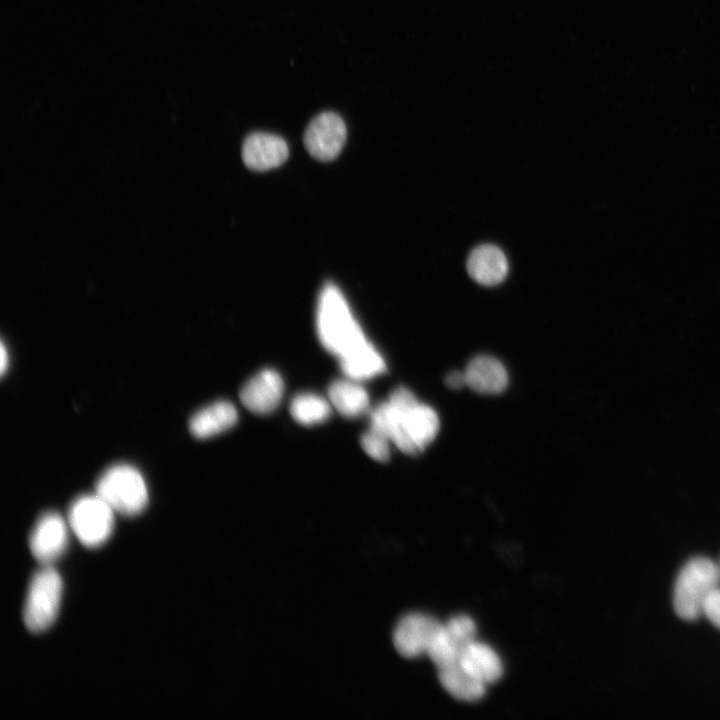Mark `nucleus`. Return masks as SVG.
<instances>
[{"instance_id":"nucleus-1","label":"nucleus","mask_w":720,"mask_h":720,"mask_svg":"<svg viewBox=\"0 0 720 720\" xmlns=\"http://www.w3.org/2000/svg\"><path fill=\"white\" fill-rule=\"evenodd\" d=\"M316 321L322 345L339 359L367 342L344 297L332 285L321 293Z\"/></svg>"},{"instance_id":"nucleus-2","label":"nucleus","mask_w":720,"mask_h":720,"mask_svg":"<svg viewBox=\"0 0 720 720\" xmlns=\"http://www.w3.org/2000/svg\"><path fill=\"white\" fill-rule=\"evenodd\" d=\"M97 493L115 512L136 516L148 505V487L132 465L119 463L107 468L96 483Z\"/></svg>"},{"instance_id":"nucleus-3","label":"nucleus","mask_w":720,"mask_h":720,"mask_svg":"<svg viewBox=\"0 0 720 720\" xmlns=\"http://www.w3.org/2000/svg\"><path fill=\"white\" fill-rule=\"evenodd\" d=\"M719 568L709 559L699 557L689 561L675 583L673 604L676 614L687 621L702 613L708 594L717 587Z\"/></svg>"},{"instance_id":"nucleus-4","label":"nucleus","mask_w":720,"mask_h":720,"mask_svg":"<svg viewBox=\"0 0 720 720\" xmlns=\"http://www.w3.org/2000/svg\"><path fill=\"white\" fill-rule=\"evenodd\" d=\"M63 583L59 573L43 566L32 577L24 604L23 619L33 633L47 630L55 621L60 609Z\"/></svg>"},{"instance_id":"nucleus-5","label":"nucleus","mask_w":720,"mask_h":720,"mask_svg":"<svg viewBox=\"0 0 720 720\" xmlns=\"http://www.w3.org/2000/svg\"><path fill=\"white\" fill-rule=\"evenodd\" d=\"M114 513L97 493L82 495L69 508L68 524L84 546L98 548L111 537Z\"/></svg>"},{"instance_id":"nucleus-6","label":"nucleus","mask_w":720,"mask_h":720,"mask_svg":"<svg viewBox=\"0 0 720 720\" xmlns=\"http://www.w3.org/2000/svg\"><path fill=\"white\" fill-rule=\"evenodd\" d=\"M438 430L437 413L430 406L418 403L401 417L391 442L402 452L416 455L434 440Z\"/></svg>"},{"instance_id":"nucleus-7","label":"nucleus","mask_w":720,"mask_h":720,"mask_svg":"<svg viewBox=\"0 0 720 720\" xmlns=\"http://www.w3.org/2000/svg\"><path fill=\"white\" fill-rule=\"evenodd\" d=\"M347 137L343 119L334 112H322L308 124L304 144L309 154L323 162L335 159L341 152Z\"/></svg>"},{"instance_id":"nucleus-8","label":"nucleus","mask_w":720,"mask_h":720,"mask_svg":"<svg viewBox=\"0 0 720 720\" xmlns=\"http://www.w3.org/2000/svg\"><path fill=\"white\" fill-rule=\"evenodd\" d=\"M68 525L56 512L44 513L35 523L29 537V547L34 558L43 566H50L66 551Z\"/></svg>"},{"instance_id":"nucleus-9","label":"nucleus","mask_w":720,"mask_h":720,"mask_svg":"<svg viewBox=\"0 0 720 720\" xmlns=\"http://www.w3.org/2000/svg\"><path fill=\"white\" fill-rule=\"evenodd\" d=\"M442 627L443 624L432 616L420 613L408 614L399 621L395 628L394 646L402 656L407 658L427 654Z\"/></svg>"},{"instance_id":"nucleus-10","label":"nucleus","mask_w":720,"mask_h":720,"mask_svg":"<svg viewBox=\"0 0 720 720\" xmlns=\"http://www.w3.org/2000/svg\"><path fill=\"white\" fill-rule=\"evenodd\" d=\"M475 634L476 626L469 616H455L443 624L427 654L438 669L457 664L465 649L475 640Z\"/></svg>"},{"instance_id":"nucleus-11","label":"nucleus","mask_w":720,"mask_h":720,"mask_svg":"<svg viewBox=\"0 0 720 720\" xmlns=\"http://www.w3.org/2000/svg\"><path fill=\"white\" fill-rule=\"evenodd\" d=\"M285 140L266 132H254L246 137L242 146L243 162L251 170L267 171L283 164L288 157Z\"/></svg>"},{"instance_id":"nucleus-12","label":"nucleus","mask_w":720,"mask_h":720,"mask_svg":"<svg viewBox=\"0 0 720 720\" xmlns=\"http://www.w3.org/2000/svg\"><path fill=\"white\" fill-rule=\"evenodd\" d=\"M284 384L281 376L266 369L253 376L240 391L243 405L256 414H268L279 405Z\"/></svg>"},{"instance_id":"nucleus-13","label":"nucleus","mask_w":720,"mask_h":720,"mask_svg":"<svg viewBox=\"0 0 720 720\" xmlns=\"http://www.w3.org/2000/svg\"><path fill=\"white\" fill-rule=\"evenodd\" d=\"M508 261L503 251L491 244L476 247L467 260L469 275L479 284L494 286L501 283L508 273Z\"/></svg>"},{"instance_id":"nucleus-14","label":"nucleus","mask_w":720,"mask_h":720,"mask_svg":"<svg viewBox=\"0 0 720 720\" xmlns=\"http://www.w3.org/2000/svg\"><path fill=\"white\" fill-rule=\"evenodd\" d=\"M464 374L466 385L481 394H498L508 384L504 366L497 359L486 355L473 358Z\"/></svg>"},{"instance_id":"nucleus-15","label":"nucleus","mask_w":720,"mask_h":720,"mask_svg":"<svg viewBox=\"0 0 720 720\" xmlns=\"http://www.w3.org/2000/svg\"><path fill=\"white\" fill-rule=\"evenodd\" d=\"M237 416L236 408L230 402H214L192 416L189 429L196 438H209L231 428Z\"/></svg>"},{"instance_id":"nucleus-16","label":"nucleus","mask_w":720,"mask_h":720,"mask_svg":"<svg viewBox=\"0 0 720 720\" xmlns=\"http://www.w3.org/2000/svg\"><path fill=\"white\" fill-rule=\"evenodd\" d=\"M459 663L485 685L498 681L503 674L502 662L497 653L488 645L475 640L465 649Z\"/></svg>"},{"instance_id":"nucleus-17","label":"nucleus","mask_w":720,"mask_h":720,"mask_svg":"<svg viewBox=\"0 0 720 720\" xmlns=\"http://www.w3.org/2000/svg\"><path fill=\"white\" fill-rule=\"evenodd\" d=\"M443 688L460 701L473 702L486 693V685L469 674L460 663L438 669Z\"/></svg>"},{"instance_id":"nucleus-18","label":"nucleus","mask_w":720,"mask_h":720,"mask_svg":"<svg viewBox=\"0 0 720 720\" xmlns=\"http://www.w3.org/2000/svg\"><path fill=\"white\" fill-rule=\"evenodd\" d=\"M333 406L340 414L354 418L364 414L369 408L366 390L357 383L348 380H336L328 388Z\"/></svg>"},{"instance_id":"nucleus-19","label":"nucleus","mask_w":720,"mask_h":720,"mask_svg":"<svg viewBox=\"0 0 720 720\" xmlns=\"http://www.w3.org/2000/svg\"><path fill=\"white\" fill-rule=\"evenodd\" d=\"M343 372L353 380H365L386 369L381 355L368 342L340 359Z\"/></svg>"},{"instance_id":"nucleus-20","label":"nucleus","mask_w":720,"mask_h":720,"mask_svg":"<svg viewBox=\"0 0 720 720\" xmlns=\"http://www.w3.org/2000/svg\"><path fill=\"white\" fill-rule=\"evenodd\" d=\"M290 413L298 423L313 425L328 419L331 414V406L319 395L304 393L293 398Z\"/></svg>"},{"instance_id":"nucleus-21","label":"nucleus","mask_w":720,"mask_h":720,"mask_svg":"<svg viewBox=\"0 0 720 720\" xmlns=\"http://www.w3.org/2000/svg\"><path fill=\"white\" fill-rule=\"evenodd\" d=\"M389 441L386 436L371 428L361 437V445L364 451L380 462H385L390 457Z\"/></svg>"},{"instance_id":"nucleus-22","label":"nucleus","mask_w":720,"mask_h":720,"mask_svg":"<svg viewBox=\"0 0 720 720\" xmlns=\"http://www.w3.org/2000/svg\"><path fill=\"white\" fill-rule=\"evenodd\" d=\"M388 402L403 415L418 404L415 395L405 387L396 388L391 393Z\"/></svg>"},{"instance_id":"nucleus-23","label":"nucleus","mask_w":720,"mask_h":720,"mask_svg":"<svg viewBox=\"0 0 720 720\" xmlns=\"http://www.w3.org/2000/svg\"><path fill=\"white\" fill-rule=\"evenodd\" d=\"M702 613L720 629V589L715 587L706 597Z\"/></svg>"},{"instance_id":"nucleus-24","label":"nucleus","mask_w":720,"mask_h":720,"mask_svg":"<svg viewBox=\"0 0 720 720\" xmlns=\"http://www.w3.org/2000/svg\"><path fill=\"white\" fill-rule=\"evenodd\" d=\"M445 383L452 389H460L466 385L465 374L458 371L451 372L446 376Z\"/></svg>"},{"instance_id":"nucleus-25","label":"nucleus","mask_w":720,"mask_h":720,"mask_svg":"<svg viewBox=\"0 0 720 720\" xmlns=\"http://www.w3.org/2000/svg\"><path fill=\"white\" fill-rule=\"evenodd\" d=\"M9 366V353L7 351V348L5 347L4 343H1V351H0V370L1 373L4 374Z\"/></svg>"},{"instance_id":"nucleus-26","label":"nucleus","mask_w":720,"mask_h":720,"mask_svg":"<svg viewBox=\"0 0 720 720\" xmlns=\"http://www.w3.org/2000/svg\"><path fill=\"white\" fill-rule=\"evenodd\" d=\"M720 570V569H719Z\"/></svg>"}]
</instances>
